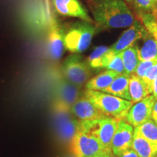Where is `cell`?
<instances>
[{"mask_svg":"<svg viewBox=\"0 0 157 157\" xmlns=\"http://www.w3.org/2000/svg\"><path fill=\"white\" fill-rule=\"evenodd\" d=\"M125 1L128 2H132V0H125Z\"/></svg>","mask_w":157,"mask_h":157,"instance_id":"obj_32","label":"cell"},{"mask_svg":"<svg viewBox=\"0 0 157 157\" xmlns=\"http://www.w3.org/2000/svg\"><path fill=\"white\" fill-rule=\"evenodd\" d=\"M143 43L137 48V55L140 61H146L157 59V41L148 33L142 39Z\"/></svg>","mask_w":157,"mask_h":157,"instance_id":"obj_20","label":"cell"},{"mask_svg":"<svg viewBox=\"0 0 157 157\" xmlns=\"http://www.w3.org/2000/svg\"><path fill=\"white\" fill-rule=\"evenodd\" d=\"M71 112L78 121L95 120L106 117L85 96L78 100L71 108Z\"/></svg>","mask_w":157,"mask_h":157,"instance_id":"obj_14","label":"cell"},{"mask_svg":"<svg viewBox=\"0 0 157 157\" xmlns=\"http://www.w3.org/2000/svg\"><path fill=\"white\" fill-rule=\"evenodd\" d=\"M139 157H156L157 145L149 142L146 139L134 132L132 147Z\"/></svg>","mask_w":157,"mask_h":157,"instance_id":"obj_19","label":"cell"},{"mask_svg":"<svg viewBox=\"0 0 157 157\" xmlns=\"http://www.w3.org/2000/svg\"><path fill=\"white\" fill-rule=\"evenodd\" d=\"M151 94L157 100V76L153 82L151 88Z\"/></svg>","mask_w":157,"mask_h":157,"instance_id":"obj_29","label":"cell"},{"mask_svg":"<svg viewBox=\"0 0 157 157\" xmlns=\"http://www.w3.org/2000/svg\"><path fill=\"white\" fill-rule=\"evenodd\" d=\"M129 90L131 101L133 103H136L151 95L148 86L144 80L134 74L129 76Z\"/></svg>","mask_w":157,"mask_h":157,"instance_id":"obj_17","label":"cell"},{"mask_svg":"<svg viewBox=\"0 0 157 157\" xmlns=\"http://www.w3.org/2000/svg\"><path fill=\"white\" fill-rule=\"evenodd\" d=\"M56 10L59 14L77 17L87 21L89 23H93V20L90 17L87 11L82 6L78 0H52Z\"/></svg>","mask_w":157,"mask_h":157,"instance_id":"obj_13","label":"cell"},{"mask_svg":"<svg viewBox=\"0 0 157 157\" xmlns=\"http://www.w3.org/2000/svg\"><path fill=\"white\" fill-rule=\"evenodd\" d=\"M129 76L124 73L119 74L110 86L101 92L131 101L129 90Z\"/></svg>","mask_w":157,"mask_h":157,"instance_id":"obj_15","label":"cell"},{"mask_svg":"<svg viewBox=\"0 0 157 157\" xmlns=\"http://www.w3.org/2000/svg\"><path fill=\"white\" fill-rule=\"evenodd\" d=\"M84 95L103 115L118 120L124 119L129 109L134 104L132 101L96 90H86Z\"/></svg>","mask_w":157,"mask_h":157,"instance_id":"obj_2","label":"cell"},{"mask_svg":"<svg viewBox=\"0 0 157 157\" xmlns=\"http://www.w3.org/2000/svg\"><path fill=\"white\" fill-rule=\"evenodd\" d=\"M68 157H76V156L74 155V156H68Z\"/></svg>","mask_w":157,"mask_h":157,"instance_id":"obj_33","label":"cell"},{"mask_svg":"<svg viewBox=\"0 0 157 157\" xmlns=\"http://www.w3.org/2000/svg\"><path fill=\"white\" fill-rule=\"evenodd\" d=\"M141 23L148 33L157 41V21L150 13H140Z\"/></svg>","mask_w":157,"mask_h":157,"instance_id":"obj_23","label":"cell"},{"mask_svg":"<svg viewBox=\"0 0 157 157\" xmlns=\"http://www.w3.org/2000/svg\"><path fill=\"white\" fill-rule=\"evenodd\" d=\"M113 157H116V156H113Z\"/></svg>","mask_w":157,"mask_h":157,"instance_id":"obj_35","label":"cell"},{"mask_svg":"<svg viewBox=\"0 0 157 157\" xmlns=\"http://www.w3.org/2000/svg\"><path fill=\"white\" fill-rule=\"evenodd\" d=\"M151 119L153 121L157 124V100L155 102L154 107H153V111H152V116Z\"/></svg>","mask_w":157,"mask_h":157,"instance_id":"obj_30","label":"cell"},{"mask_svg":"<svg viewBox=\"0 0 157 157\" xmlns=\"http://www.w3.org/2000/svg\"><path fill=\"white\" fill-rule=\"evenodd\" d=\"M119 74H118L113 71H105L98 75L90 78L86 84V88L87 90L103 91V90L106 89L109 86H110V84L112 83L115 78Z\"/></svg>","mask_w":157,"mask_h":157,"instance_id":"obj_18","label":"cell"},{"mask_svg":"<svg viewBox=\"0 0 157 157\" xmlns=\"http://www.w3.org/2000/svg\"><path fill=\"white\" fill-rule=\"evenodd\" d=\"M117 157H139L138 155L134 149H132V148L128 149V150L125 151L124 152H123L122 154L119 155V156Z\"/></svg>","mask_w":157,"mask_h":157,"instance_id":"obj_28","label":"cell"},{"mask_svg":"<svg viewBox=\"0 0 157 157\" xmlns=\"http://www.w3.org/2000/svg\"><path fill=\"white\" fill-rule=\"evenodd\" d=\"M71 147L76 157H93L107 153L97 137L82 127L79 124L71 141Z\"/></svg>","mask_w":157,"mask_h":157,"instance_id":"obj_5","label":"cell"},{"mask_svg":"<svg viewBox=\"0 0 157 157\" xmlns=\"http://www.w3.org/2000/svg\"><path fill=\"white\" fill-rule=\"evenodd\" d=\"M156 157H157V156H156Z\"/></svg>","mask_w":157,"mask_h":157,"instance_id":"obj_36","label":"cell"},{"mask_svg":"<svg viewBox=\"0 0 157 157\" xmlns=\"http://www.w3.org/2000/svg\"><path fill=\"white\" fill-rule=\"evenodd\" d=\"M66 31L62 28L56 20L52 19L49 29L48 39V50L52 59H59L62 56L65 48L64 38Z\"/></svg>","mask_w":157,"mask_h":157,"instance_id":"obj_12","label":"cell"},{"mask_svg":"<svg viewBox=\"0 0 157 157\" xmlns=\"http://www.w3.org/2000/svg\"><path fill=\"white\" fill-rule=\"evenodd\" d=\"M134 132L149 142L157 145V124L152 119L134 128Z\"/></svg>","mask_w":157,"mask_h":157,"instance_id":"obj_22","label":"cell"},{"mask_svg":"<svg viewBox=\"0 0 157 157\" xmlns=\"http://www.w3.org/2000/svg\"><path fill=\"white\" fill-rule=\"evenodd\" d=\"M134 5L140 13H151L157 5L156 0H134Z\"/></svg>","mask_w":157,"mask_h":157,"instance_id":"obj_25","label":"cell"},{"mask_svg":"<svg viewBox=\"0 0 157 157\" xmlns=\"http://www.w3.org/2000/svg\"><path fill=\"white\" fill-rule=\"evenodd\" d=\"M90 68L87 61L75 54L65 60L62 71L66 79L79 87L89 79L92 74Z\"/></svg>","mask_w":157,"mask_h":157,"instance_id":"obj_6","label":"cell"},{"mask_svg":"<svg viewBox=\"0 0 157 157\" xmlns=\"http://www.w3.org/2000/svg\"><path fill=\"white\" fill-rule=\"evenodd\" d=\"M157 76V64L153 66L149 69L148 71L146 72L145 76H143V79L144 80V82H146L147 86L148 87L149 93L151 94V85Z\"/></svg>","mask_w":157,"mask_h":157,"instance_id":"obj_27","label":"cell"},{"mask_svg":"<svg viewBox=\"0 0 157 157\" xmlns=\"http://www.w3.org/2000/svg\"><path fill=\"white\" fill-rule=\"evenodd\" d=\"M114 53L111 48L105 46L96 48L90 54L87 62L91 68H106L108 64Z\"/></svg>","mask_w":157,"mask_h":157,"instance_id":"obj_16","label":"cell"},{"mask_svg":"<svg viewBox=\"0 0 157 157\" xmlns=\"http://www.w3.org/2000/svg\"><path fill=\"white\" fill-rule=\"evenodd\" d=\"M156 99L149 95L139 102L134 103L129 109L124 120L135 128L151 119L153 107Z\"/></svg>","mask_w":157,"mask_h":157,"instance_id":"obj_7","label":"cell"},{"mask_svg":"<svg viewBox=\"0 0 157 157\" xmlns=\"http://www.w3.org/2000/svg\"><path fill=\"white\" fill-rule=\"evenodd\" d=\"M119 121L114 118L106 117L95 120L78 121V124L84 129L97 137L107 153L112 154L111 142Z\"/></svg>","mask_w":157,"mask_h":157,"instance_id":"obj_4","label":"cell"},{"mask_svg":"<svg viewBox=\"0 0 157 157\" xmlns=\"http://www.w3.org/2000/svg\"><path fill=\"white\" fill-rule=\"evenodd\" d=\"M93 157H113V155L112 154H107V153H104V154L96 155L95 156Z\"/></svg>","mask_w":157,"mask_h":157,"instance_id":"obj_31","label":"cell"},{"mask_svg":"<svg viewBox=\"0 0 157 157\" xmlns=\"http://www.w3.org/2000/svg\"><path fill=\"white\" fill-rule=\"evenodd\" d=\"M92 10L100 29L126 28L135 21L132 10L123 0H99L94 4Z\"/></svg>","mask_w":157,"mask_h":157,"instance_id":"obj_1","label":"cell"},{"mask_svg":"<svg viewBox=\"0 0 157 157\" xmlns=\"http://www.w3.org/2000/svg\"><path fill=\"white\" fill-rule=\"evenodd\" d=\"M134 135V127L124 119L118 122L117 130L111 142V151L114 156L117 157L131 148Z\"/></svg>","mask_w":157,"mask_h":157,"instance_id":"obj_9","label":"cell"},{"mask_svg":"<svg viewBox=\"0 0 157 157\" xmlns=\"http://www.w3.org/2000/svg\"><path fill=\"white\" fill-rule=\"evenodd\" d=\"M156 64H157V59L146 60V61H140L134 74L143 78L146 72Z\"/></svg>","mask_w":157,"mask_h":157,"instance_id":"obj_26","label":"cell"},{"mask_svg":"<svg viewBox=\"0 0 157 157\" xmlns=\"http://www.w3.org/2000/svg\"><path fill=\"white\" fill-rule=\"evenodd\" d=\"M148 31L142 23L135 21L132 25L125 30L119 39L112 45L111 50L114 54H119L126 49L134 46L137 41L142 39Z\"/></svg>","mask_w":157,"mask_h":157,"instance_id":"obj_10","label":"cell"},{"mask_svg":"<svg viewBox=\"0 0 157 157\" xmlns=\"http://www.w3.org/2000/svg\"><path fill=\"white\" fill-rule=\"evenodd\" d=\"M56 93V106L71 109L74 103L78 98V86L67 79L59 80L55 87Z\"/></svg>","mask_w":157,"mask_h":157,"instance_id":"obj_11","label":"cell"},{"mask_svg":"<svg viewBox=\"0 0 157 157\" xmlns=\"http://www.w3.org/2000/svg\"><path fill=\"white\" fill-rule=\"evenodd\" d=\"M156 5H157V0H156Z\"/></svg>","mask_w":157,"mask_h":157,"instance_id":"obj_34","label":"cell"},{"mask_svg":"<svg viewBox=\"0 0 157 157\" xmlns=\"http://www.w3.org/2000/svg\"><path fill=\"white\" fill-rule=\"evenodd\" d=\"M96 33V27L92 23L81 21L72 24L66 31L65 48L72 53H81L89 48Z\"/></svg>","mask_w":157,"mask_h":157,"instance_id":"obj_3","label":"cell"},{"mask_svg":"<svg viewBox=\"0 0 157 157\" xmlns=\"http://www.w3.org/2000/svg\"><path fill=\"white\" fill-rule=\"evenodd\" d=\"M55 111V124L59 137L65 142H71L76 132L78 121L71 116V109L56 106Z\"/></svg>","mask_w":157,"mask_h":157,"instance_id":"obj_8","label":"cell"},{"mask_svg":"<svg viewBox=\"0 0 157 157\" xmlns=\"http://www.w3.org/2000/svg\"><path fill=\"white\" fill-rule=\"evenodd\" d=\"M120 56L123 60L124 74L130 76L135 73V70L138 66L140 60L137 55V48L136 45L126 49L120 52Z\"/></svg>","mask_w":157,"mask_h":157,"instance_id":"obj_21","label":"cell"},{"mask_svg":"<svg viewBox=\"0 0 157 157\" xmlns=\"http://www.w3.org/2000/svg\"><path fill=\"white\" fill-rule=\"evenodd\" d=\"M106 69L113 71L118 74L124 73V67L123 60L121 59L120 54L113 55L108 64Z\"/></svg>","mask_w":157,"mask_h":157,"instance_id":"obj_24","label":"cell"}]
</instances>
